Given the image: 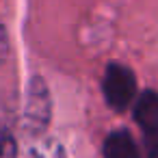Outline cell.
Here are the masks:
<instances>
[{"label": "cell", "instance_id": "obj_1", "mask_svg": "<svg viewBox=\"0 0 158 158\" xmlns=\"http://www.w3.org/2000/svg\"><path fill=\"white\" fill-rule=\"evenodd\" d=\"M102 89H104L106 102L115 110H121V108H126L132 102V98L136 93V78H134V74L126 65L113 63V65L106 67Z\"/></svg>", "mask_w": 158, "mask_h": 158}, {"label": "cell", "instance_id": "obj_5", "mask_svg": "<svg viewBox=\"0 0 158 158\" xmlns=\"http://www.w3.org/2000/svg\"><path fill=\"white\" fill-rule=\"evenodd\" d=\"M13 141L11 136L5 132V130H0V158H13Z\"/></svg>", "mask_w": 158, "mask_h": 158}, {"label": "cell", "instance_id": "obj_3", "mask_svg": "<svg viewBox=\"0 0 158 158\" xmlns=\"http://www.w3.org/2000/svg\"><path fill=\"white\" fill-rule=\"evenodd\" d=\"M134 119L145 132L158 130V93L156 91H145L139 98L134 106Z\"/></svg>", "mask_w": 158, "mask_h": 158}, {"label": "cell", "instance_id": "obj_4", "mask_svg": "<svg viewBox=\"0 0 158 158\" xmlns=\"http://www.w3.org/2000/svg\"><path fill=\"white\" fill-rule=\"evenodd\" d=\"M145 152L147 158H158V130L145 132Z\"/></svg>", "mask_w": 158, "mask_h": 158}, {"label": "cell", "instance_id": "obj_2", "mask_svg": "<svg viewBox=\"0 0 158 158\" xmlns=\"http://www.w3.org/2000/svg\"><path fill=\"white\" fill-rule=\"evenodd\" d=\"M104 158H141V154L130 132L117 130L110 132L104 141Z\"/></svg>", "mask_w": 158, "mask_h": 158}]
</instances>
